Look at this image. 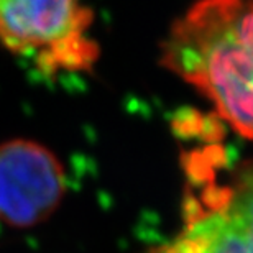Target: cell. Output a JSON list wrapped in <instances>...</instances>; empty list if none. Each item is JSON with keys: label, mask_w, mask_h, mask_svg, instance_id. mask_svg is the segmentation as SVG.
Instances as JSON below:
<instances>
[{"label": "cell", "mask_w": 253, "mask_h": 253, "mask_svg": "<svg viewBox=\"0 0 253 253\" xmlns=\"http://www.w3.org/2000/svg\"><path fill=\"white\" fill-rule=\"evenodd\" d=\"M160 63L253 140V0H197L163 40Z\"/></svg>", "instance_id": "obj_1"}, {"label": "cell", "mask_w": 253, "mask_h": 253, "mask_svg": "<svg viewBox=\"0 0 253 253\" xmlns=\"http://www.w3.org/2000/svg\"><path fill=\"white\" fill-rule=\"evenodd\" d=\"M92 23L84 0H0V46L48 78L94 69L100 49Z\"/></svg>", "instance_id": "obj_2"}, {"label": "cell", "mask_w": 253, "mask_h": 253, "mask_svg": "<svg viewBox=\"0 0 253 253\" xmlns=\"http://www.w3.org/2000/svg\"><path fill=\"white\" fill-rule=\"evenodd\" d=\"M66 173L58 156L28 138L0 141V220L13 229L42 224L58 209Z\"/></svg>", "instance_id": "obj_3"}, {"label": "cell", "mask_w": 253, "mask_h": 253, "mask_svg": "<svg viewBox=\"0 0 253 253\" xmlns=\"http://www.w3.org/2000/svg\"><path fill=\"white\" fill-rule=\"evenodd\" d=\"M151 253H253V220L224 197L197 211L173 239Z\"/></svg>", "instance_id": "obj_4"}, {"label": "cell", "mask_w": 253, "mask_h": 253, "mask_svg": "<svg viewBox=\"0 0 253 253\" xmlns=\"http://www.w3.org/2000/svg\"><path fill=\"white\" fill-rule=\"evenodd\" d=\"M225 199L253 220V163L239 174L235 184L225 192Z\"/></svg>", "instance_id": "obj_5"}]
</instances>
